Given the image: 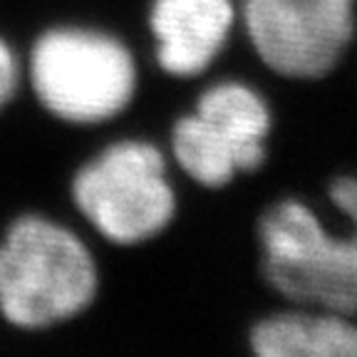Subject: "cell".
<instances>
[{
    "instance_id": "obj_4",
    "label": "cell",
    "mask_w": 357,
    "mask_h": 357,
    "mask_svg": "<svg viewBox=\"0 0 357 357\" xmlns=\"http://www.w3.org/2000/svg\"><path fill=\"white\" fill-rule=\"evenodd\" d=\"M70 201L105 243L144 245L167 234L178 216L172 159L146 137L114 139L75 169Z\"/></svg>"
},
{
    "instance_id": "obj_2",
    "label": "cell",
    "mask_w": 357,
    "mask_h": 357,
    "mask_svg": "<svg viewBox=\"0 0 357 357\" xmlns=\"http://www.w3.org/2000/svg\"><path fill=\"white\" fill-rule=\"evenodd\" d=\"M102 271L79 231L22 211L0 236V318L20 333H45L95 305Z\"/></svg>"
},
{
    "instance_id": "obj_5",
    "label": "cell",
    "mask_w": 357,
    "mask_h": 357,
    "mask_svg": "<svg viewBox=\"0 0 357 357\" xmlns=\"http://www.w3.org/2000/svg\"><path fill=\"white\" fill-rule=\"evenodd\" d=\"M273 107L256 84L218 77L169 127L167 154L191 184L221 191L268 162Z\"/></svg>"
},
{
    "instance_id": "obj_7",
    "label": "cell",
    "mask_w": 357,
    "mask_h": 357,
    "mask_svg": "<svg viewBox=\"0 0 357 357\" xmlns=\"http://www.w3.org/2000/svg\"><path fill=\"white\" fill-rule=\"evenodd\" d=\"M238 28V0H149L154 62L174 79H196L226 52Z\"/></svg>"
},
{
    "instance_id": "obj_3",
    "label": "cell",
    "mask_w": 357,
    "mask_h": 357,
    "mask_svg": "<svg viewBox=\"0 0 357 357\" xmlns=\"http://www.w3.org/2000/svg\"><path fill=\"white\" fill-rule=\"evenodd\" d=\"M22 79L52 119L100 127L134 105L139 65L122 35L87 22H55L33 38L22 57Z\"/></svg>"
},
{
    "instance_id": "obj_8",
    "label": "cell",
    "mask_w": 357,
    "mask_h": 357,
    "mask_svg": "<svg viewBox=\"0 0 357 357\" xmlns=\"http://www.w3.org/2000/svg\"><path fill=\"white\" fill-rule=\"evenodd\" d=\"M256 357H357V318L320 305L285 303L248 328Z\"/></svg>"
},
{
    "instance_id": "obj_9",
    "label": "cell",
    "mask_w": 357,
    "mask_h": 357,
    "mask_svg": "<svg viewBox=\"0 0 357 357\" xmlns=\"http://www.w3.org/2000/svg\"><path fill=\"white\" fill-rule=\"evenodd\" d=\"M22 82V57L17 55L15 45L0 35V112L15 100Z\"/></svg>"
},
{
    "instance_id": "obj_1",
    "label": "cell",
    "mask_w": 357,
    "mask_h": 357,
    "mask_svg": "<svg viewBox=\"0 0 357 357\" xmlns=\"http://www.w3.org/2000/svg\"><path fill=\"white\" fill-rule=\"evenodd\" d=\"M328 201L345 229H330L301 196L271 201L256 218L258 271L285 303L357 318V172L335 174Z\"/></svg>"
},
{
    "instance_id": "obj_6",
    "label": "cell",
    "mask_w": 357,
    "mask_h": 357,
    "mask_svg": "<svg viewBox=\"0 0 357 357\" xmlns=\"http://www.w3.org/2000/svg\"><path fill=\"white\" fill-rule=\"evenodd\" d=\"M238 28L268 73L318 82L350 55L357 0H238Z\"/></svg>"
}]
</instances>
